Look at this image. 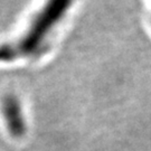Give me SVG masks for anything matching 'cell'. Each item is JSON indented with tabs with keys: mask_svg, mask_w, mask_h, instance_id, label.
Here are the masks:
<instances>
[{
	"mask_svg": "<svg viewBox=\"0 0 151 151\" xmlns=\"http://www.w3.org/2000/svg\"><path fill=\"white\" fill-rule=\"evenodd\" d=\"M74 0H46L19 37L0 45V63H9L37 55L55 27L68 12Z\"/></svg>",
	"mask_w": 151,
	"mask_h": 151,
	"instance_id": "6da1fadb",
	"label": "cell"
},
{
	"mask_svg": "<svg viewBox=\"0 0 151 151\" xmlns=\"http://www.w3.org/2000/svg\"><path fill=\"white\" fill-rule=\"evenodd\" d=\"M2 114L5 116L6 124L11 132V134L19 137L25 133L26 124L24 120L22 104L18 97L12 94H9L4 97Z\"/></svg>",
	"mask_w": 151,
	"mask_h": 151,
	"instance_id": "7a4b0ae2",
	"label": "cell"
}]
</instances>
